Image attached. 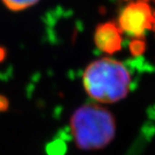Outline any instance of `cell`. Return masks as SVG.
Returning a JSON list of instances; mask_svg holds the SVG:
<instances>
[{
	"instance_id": "6da1fadb",
	"label": "cell",
	"mask_w": 155,
	"mask_h": 155,
	"mask_svg": "<svg viewBox=\"0 0 155 155\" xmlns=\"http://www.w3.org/2000/svg\"><path fill=\"white\" fill-rule=\"evenodd\" d=\"M82 83L86 93L94 100L115 103L127 95L131 76L120 62L111 58H101L86 68Z\"/></svg>"
},
{
	"instance_id": "7a4b0ae2",
	"label": "cell",
	"mask_w": 155,
	"mask_h": 155,
	"mask_svg": "<svg viewBox=\"0 0 155 155\" xmlns=\"http://www.w3.org/2000/svg\"><path fill=\"white\" fill-rule=\"evenodd\" d=\"M70 128L78 148L94 150L105 148L113 140L116 121L107 109L95 104H87L73 113Z\"/></svg>"
},
{
	"instance_id": "3957f363",
	"label": "cell",
	"mask_w": 155,
	"mask_h": 155,
	"mask_svg": "<svg viewBox=\"0 0 155 155\" xmlns=\"http://www.w3.org/2000/svg\"><path fill=\"white\" fill-rule=\"evenodd\" d=\"M155 12L146 0H136L126 5L119 16V27L130 35L140 36L146 30H153Z\"/></svg>"
},
{
	"instance_id": "277c9868",
	"label": "cell",
	"mask_w": 155,
	"mask_h": 155,
	"mask_svg": "<svg viewBox=\"0 0 155 155\" xmlns=\"http://www.w3.org/2000/svg\"><path fill=\"white\" fill-rule=\"evenodd\" d=\"M121 31L119 25L112 21H107L97 25L94 32L96 47L108 54L115 53L121 48Z\"/></svg>"
},
{
	"instance_id": "5b68a950",
	"label": "cell",
	"mask_w": 155,
	"mask_h": 155,
	"mask_svg": "<svg viewBox=\"0 0 155 155\" xmlns=\"http://www.w3.org/2000/svg\"><path fill=\"white\" fill-rule=\"evenodd\" d=\"M1 1L12 12H21L36 5L39 0H1Z\"/></svg>"
},
{
	"instance_id": "8992f818",
	"label": "cell",
	"mask_w": 155,
	"mask_h": 155,
	"mask_svg": "<svg viewBox=\"0 0 155 155\" xmlns=\"http://www.w3.org/2000/svg\"><path fill=\"white\" fill-rule=\"evenodd\" d=\"M130 49L133 54H140L143 51V50L145 49V43L141 40H135L131 44Z\"/></svg>"
},
{
	"instance_id": "52a82bcc",
	"label": "cell",
	"mask_w": 155,
	"mask_h": 155,
	"mask_svg": "<svg viewBox=\"0 0 155 155\" xmlns=\"http://www.w3.org/2000/svg\"><path fill=\"white\" fill-rule=\"evenodd\" d=\"M0 99H1V96H0ZM6 107H7V101L5 98H3L2 101L0 100V109H4L6 108Z\"/></svg>"
},
{
	"instance_id": "ba28073f",
	"label": "cell",
	"mask_w": 155,
	"mask_h": 155,
	"mask_svg": "<svg viewBox=\"0 0 155 155\" xmlns=\"http://www.w3.org/2000/svg\"><path fill=\"white\" fill-rule=\"evenodd\" d=\"M153 30L155 31V25H154V28H153Z\"/></svg>"
}]
</instances>
